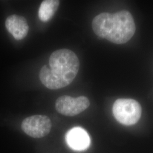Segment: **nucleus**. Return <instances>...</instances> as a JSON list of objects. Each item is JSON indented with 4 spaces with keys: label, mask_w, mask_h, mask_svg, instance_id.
Wrapping results in <instances>:
<instances>
[{
    "label": "nucleus",
    "mask_w": 153,
    "mask_h": 153,
    "mask_svg": "<svg viewBox=\"0 0 153 153\" xmlns=\"http://www.w3.org/2000/svg\"><path fill=\"white\" fill-rule=\"evenodd\" d=\"M49 66L44 65L39 78L46 88L56 90L70 85L79 69V61L74 52L68 49L53 52L49 57Z\"/></svg>",
    "instance_id": "1"
},
{
    "label": "nucleus",
    "mask_w": 153,
    "mask_h": 153,
    "mask_svg": "<svg viewBox=\"0 0 153 153\" xmlns=\"http://www.w3.org/2000/svg\"><path fill=\"white\" fill-rule=\"evenodd\" d=\"M95 33L115 44H124L134 35L136 26L129 11L123 10L110 14L102 13L95 16L92 22Z\"/></svg>",
    "instance_id": "2"
},
{
    "label": "nucleus",
    "mask_w": 153,
    "mask_h": 153,
    "mask_svg": "<svg viewBox=\"0 0 153 153\" xmlns=\"http://www.w3.org/2000/svg\"><path fill=\"white\" fill-rule=\"evenodd\" d=\"M112 112L116 119L125 126L135 124L140 120L142 108L140 104L132 99H119L115 101Z\"/></svg>",
    "instance_id": "3"
},
{
    "label": "nucleus",
    "mask_w": 153,
    "mask_h": 153,
    "mask_svg": "<svg viewBox=\"0 0 153 153\" xmlns=\"http://www.w3.org/2000/svg\"><path fill=\"white\" fill-rule=\"evenodd\" d=\"M22 130L30 137L42 138L48 134L52 128V123L45 115H34L26 118L21 124Z\"/></svg>",
    "instance_id": "4"
},
{
    "label": "nucleus",
    "mask_w": 153,
    "mask_h": 153,
    "mask_svg": "<svg viewBox=\"0 0 153 153\" xmlns=\"http://www.w3.org/2000/svg\"><path fill=\"white\" fill-rule=\"evenodd\" d=\"M90 101L86 97H79L76 98L68 95H63L57 99L55 107L57 111L66 116H74L87 109Z\"/></svg>",
    "instance_id": "5"
},
{
    "label": "nucleus",
    "mask_w": 153,
    "mask_h": 153,
    "mask_svg": "<svg viewBox=\"0 0 153 153\" xmlns=\"http://www.w3.org/2000/svg\"><path fill=\"white\" fill-rule=\"evenodd\" d=\"M65 138L68 145L74 150L83 151L90 146V137L87 131L81 127H74L69 130Z\"/></svg>",
    "instance_id": "6"
},
{
    "label": "nucleus",
    "mask_w": 153,
    "mask_h": 153,
    "mask_svg": "<svg viewBox=\"0 0 153 153\" xmlns=\"http://www.w3.org/2000/svg\"><path fill=\"white\" fill-rule=\"evenodd\" d=\"M5 26L8 32L17 40L25 38L29 30L26 19L23 16L16 14L11 15L7 18Z\"/></svg>",
    "instance_id": "7"
},
{
    "label": "nucleus",
    "mask_w": 153,
    "mask_h": 153,
    "mask_svg": "<svg viewBox=\"0 0 153 153\" xmlns=\"http://www.w3.org/2000/svg\"><path fill=\"white\" fill-rule=\"evenodd\" d=\"M60 5V1L45 0L39 9L38 16L40 20L43 22H48L53 16Z\"/></svg>",
    "instance_id": "8"
}]
</instances>
